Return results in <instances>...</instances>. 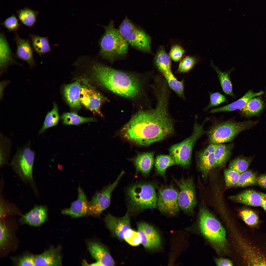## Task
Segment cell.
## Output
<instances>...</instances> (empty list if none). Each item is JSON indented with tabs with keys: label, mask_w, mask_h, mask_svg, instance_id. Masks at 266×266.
<instances>
[{
	"label": "cell",
	"mask_w": 266,
	"mask_h": 266,
	"mask_svg": "<svg viewBox=\"0 0 266 266\" xmlns=\"http://www.w3.org/2000/svg\"><path fill=\"white\" fill-rule=\"evenodd\" d=\"M157 102L154 109L141 110L121 129L125 139L136 145L146 146L164 139L172 134L173 123L168 110L167 90H157Z\"/></svg>",
	"instance_id": "1"
},
{
	"label": "cell",
	"mask_w": 266,
	"mask_h": 266,
	"mask_svg": "<svg viewBox=\"0 0 266 266\" xmlns=\"http://www.w3.org/2000/svg\"><path fill=\"white\" fill-rule=\"evenodd\" d=\"M92 74L99 85L120 96L133 99L142 92L143 82L138 73L117 70L96 62L92 66Z\"/></svg>",
	"instance_id": "2"
},
{
	"label": "cell",
	"mask_w": 266,
	"mask_h": 266,
	"mask_svg": "<svg viewBox=\"0 0 266 266\" xmlns=\"http://www.w3.org/2000/svg\"><path fill=\"white\" fill-rule=\"evenodd\" d=\"M104 27V32L100 41V49L99 55L113 63L116 60L126 56L129 44L115 27L113 20H111Z\"/></svg>",
	"instance_id": "3"
},
{
	"label": "cell",
	"mask_w": 266,
	"mask_h": 266,
	"mask_svg": "<svg viewBox=\"0 0 266 266\" xmlns=\"http://www.w3.org/2000/svg\"><path fill=\"white\" fill-rule=\"evenodd\" d=\"M199 226L201 232L219 253L227 251L228 245L225 229L204 205L200 209Z\"/></svg>",
	"instance_id": "4"
},
{
	"label": "cell",
	"mask_w": 266,
	"mask_h": 266,
	"mask_svg": "<svg viewBox=\"0 0 266 266\" xmlns=\"http://www.w3.org/2000/svg\"><path fill=\"white\" fill-rule=\"evenodd\" d=\"M126 193L129 212L137 213L157 207V197L155 187L151 183H135L128 188Z\"/></svg>",
	"instance_id": "5"
},
{
	"label": "cell",
	"mask_w": 266,
	"mask_h": 266,
	"mask_svg": "<svg viewBox=\"0 0 266 266\" xmlns=\"http://www.w3.org/2000/svg\"><path fill=\"white\" fill-rule=\"evenodd\" d=\"M258 121L237 122L230 119L214 124L208 132L210 143L218 144L231 141L241 132L255 126Z\"/></svg>",
	"instance_id": "6"
},
{
	"label": "cell",
	"mask_w": 266,
	"mask_h": 266,
	"mask_svg": "<svg viewBox=\"0 0 266 266\" xmlns=\"http://www.w3.org/2000/svg\"><path fill=\"white\" fill-rule=\"evenodd\" d=\"M208 120V118H206L201 124L196 121L191 135L182 142L170 147L169 155L174 159L176 164L184 167L190 165L193 147L197 140L205 133L204 124Z\"/></svg>",
	"instance_id": "7"
},
{
	"label": "cell",
	"mask_w": 266,
	"mask_h": 266,
	"mask_svg": "<svg viewBox=\"0 0 266 266\" xmlns=\"http://www.w3.org/2000/svg\"><path fill=\"white\" fill-rule=\"evenodd\" d=\"M118 30L124 39L132 47L144 52H151V39L150 36L127 17L121 23Z\"/></svg>",
	"instance_id": "8"
},
{
	"label": "cell",
	"mask_w": 266,
	"mask_h": 266,
	"mask_svg": "<svg viewBox=\"0 0 266 266\" xmlns=\"http://www.w3.org/2000/svg\"><path fill=\"white\" fill-rule=\"evenodd\" d=\"M124 173V172L122 171L112 183L95 194L89 202L88 215L99 216L103 211L109 207L112 193Z\"/></svg>",
	"instance_id": "9"
},
{
	"label": "cell",
	"mask_w": 266,
	"mask_h": 266,
	"mask_svg": "<svg viewBox=\"0 0 266 266\" xmlns=\"http://www.w3.org/2000/svg\"><path fill=\"white\" fill-rule=\"evenodd\" d=\"M176 182L180 189L178 199L179 207L185 212L191 213L197 204L193 180L190 178Z\"/></svg>",
	"instance_id": "10"
},
{
	"label": "cell",
	"mask_w": 266,
	"mask_h": 266,
	"mask_svg": "<svg viewBox=\"0 0 266 266\" xmlns=\"http://www.w3.org/2000/svg\"><path fill=\"white\" fill-rule=\"evenodd\" d=\"M18 148L11 164L18 169L24 177L29 180L32 179V170L34 158V152L31 149L30 144Z\"/></svg>",
	"instance_id": "11"
},
{
	"label": "cell",
	"mask_w": 266,
	"mask_h": 266,
	"mask_svg": "<svg viewBox=\"0 0 266 266\" xmlns=\"http://www.w3.org/2000/svg\"><path fill=\"white\" fill-rule=\"evenodd\" d=\"M179 192L172 187L161 188L159 191L157 206L161 212L171 215L179 210L178 199Z\"/></svg>",
	"instance_id": "12"
},
{
	"label": "cell",
	"mask_w": 266,
	"mask_h": 266,
	"mask_svg": "<svg viewBox=\"0 0 266 266\" xmlns=\"http://www.w3.org/2000/svg\"><path fill=\"white\" fill-rule=\"evenodd\" d=\"M107 99L94 88L86 84L81 86V103L93 112L101 114L100 108L102 100Z\"/></svg>",
	"instance_id": "13"
},
{
	"label": "cell",
	"mask_w": 266,
	"mask_h": 266,
	"mask_svg": "<svg viewBox=\"0 0 266 266\" xmlns=\"http://www.w3.org/2000/svg\"><path fill=\"white\" fill-rule=\"evenodd\" d=\"M104 221L106 227L113 234L120 240H124L125 232L131 228L129 213L128 212L121 217L110 214L106 215Z\"/></svg>",
	"instance_id": "14"
},
{
	"label": "cell",
	"mask_w": 266,
	"mask_h": 266,
	"mask_svg": "<svg viewBox=\"0 0 266 266\" xmlns=\"http://www.w3.org/2000/svg\"><path fill=\"white\" fill-rule=\"evenodd\" d=\"M217 144L211 143L198 153L197 166L205 180L211 170L216 167L214 152Z\"/></svg>",
	"instance_id": "15"
},
{
	"label": "cell",
	"mask_w": 266,
	"mask_h": 266,
	"mask_svg": "<svg viewBox=\"0 0 266 266\" xmlns=\"http://www.w3.org/2000/svg\"><path fill=\"white\" fill-rule=\"evenodd\" d=\"M91 255L96 261L89 266H114L115 262L109 252L102 245L97 242L90 241L87 244Z\"/></svg>",
	"instance_id": "16"
},
{
	"label": "cell",
	"mask_w": 266,
	"mask_h": 266,
	"mask_svg": "<svg viewBox=\"0 0 266 266\" xmlns=\"http://www.w3.org/2000/svg\"><path fill=\"white\" fill-rule=\"evenodd\" d=\"M78 191L77 199L71 203L69 208L62 210L63 214L76 218L88 215L89 202L84 192L80 186L78 188Z\"/></svg>",
	"instance_id": "17"
},
{
	"label": "cell",
	"mask_w": 266,
	"mask_h": 266,
	"mask_svg": "<svg viewBox=\"0 0 266 266\" xmlns=\"http://www.w3.org/2000/svg\"><path fill=\"white\" fill-rule=\"evenodd\" d=\"M14 40L17 45L16 56L18 58L26 62L31 68L36 65L33 57V49L28 39L21 38L15 32Z\"/></svg>",
	"instance_id": "18"
},
{
	"label": "cell",
	"mask_w": 266,
	"mask_h": 266,
	"mask_svg": "<svg viewBox=\"0 0 266 266\" xmlns=\"http://www.w3.org/2000/svg\"><path fill=\"white\" fill-rule=\"evenodd\" d=\"M16 64L22 66L16 61L3 32L0 34V73L6 72L8 67Z\"/></svg>",
	"instance_id": "19"
},
{
	"label": "cell",
	"mask_w": 266,
	"mask_h": 266,
	"mask_svg": "<svg viewBox=\"0 0 266 266\" xmlns=\"http://www.w3.org/2000/svg\"><path fill=\"white\" fill-rule=\"evenodd\" d=\"M60 247H51L41 254L35 256V266H60L62 265Z\"/></svg>",
	"instance_id": "20"
},
{
	"label": "cell",
	"mask_w": 266,
	"mask_h": 266,
	"mask_svg": "<svg viewBox=\"0 0 266 266\" xmlns=\"http://www.w3.org/2000/svg\"><path fill=\"white\" fill-rule=\"evenodd\" d=\"M81 86L80 80L66 85L63 90V94L69 106L72 109L79 110L81 108L80 94Z\"/></svg>",
	"instance_id": "21"
},
{
	"label": "cell",
	"mask_w": 266,
	"mask_h": 266,
	"mask_svg": "<svg viewBox=\"0 0 266 266\" xmlns=\"http://www.w3.org/2000/svg\"><path fill=\"white\" fill-rule=\"evenodd\" d=\"M229 199L235 202L254 207L261 206V197L259 192L255 190H245L235 195L230 196Z\"/></svg>",
	"instance_id": "22"
},
{
	"label": "cell",
	"mask_w": 266,
	"mask_h": 266,
	"mask_svg": "<svg viewBox=\"0 0 266 266\" xmlns=\"http://www.w3.org/2000/svg\"><path fill=\"white\" fill-rule=\"evenodd\" d=\"M264 93L263 90L256 92L252 90H249L242 97L234 102L224 106L212 109L210 111L209 113H213L232 111L237 110H240L243 108L250 99L255 97L260 96L263 94Z\"/></svg>",
	"instance_id": "23"
},
{
	"label": "cell",
	"mask_w": 266,
	"mask_h": 266,
	"mask_svg": "<svg viewBox=\"0 0 266 266\" xmlns=\"http://www.w3.org/2000/svg\"><path fill=\"white\" fill-rule=\"evenodd\" d=\"M47 210L45 207L36 206L23 216L21 221L31 226H39L47 220Z\"/></svg>",
	"instance_id": "24"
},
{
	"label": "cell",
	"mask_w": 266,
	"mask_h": 266,
	"mask_svg": "<svg viewBox=\"0 0 266 266\" xmlns=\"http://www.w3.org/2000/svg\"><path fill=\"white\" fill-rule=\"evenodd\" d=\"M154 154L153 152H148L139 154L132 159L136 170L143 174H148L154 163Z\"/></svg>",
	"instance_id": "25"
},
{
	"label": "cell",
	"mask_w": 266,
	"mask_h": 266,
	"mask_svg": "<svg viewBox=\"0 0 266 266\" xmlns=\"http://www.w3.org/2000/svg\"><path fill=\"white\" fill-rule=\"evenodd\" d=\"M260 97H255L250 99L243 108L240 110L241 115L248 118L258 116L264 106V101Z\"/></svg>",
	"instance_id": "26"
},
{
	"label": "cell",
	"mask_w": 266,
	"mask_h": 266,
	"mask_svg": "<svg viewBox=\"0 0 266 266\" xmlns=\"http://www.w3.org/2000/svg\"><path fill=\"white\" fill-rule=\"evenodd\" d=\"M233 143L217 144L214 152L216 167L224 166L230 158L233 148Z\"/></svg>",
	"instance_id": "27"
},
{
	"label": "cell",
	"mask_w": 266,
	"mask_h": 266,
	"mask_svg": "<svg viewBox=\"0 0 266 266\" xmlns=\"http://www.w3.org/2000/svg\"><path fill=\"white\" fill-rule=\"evenodd\" d=\"M31 44L33 49L40 56L50 52L51 50L48 39L47 37H42L32 34H30Z\"/></svg>",
	"instance_id": "28"
},
{
	"label": "cell",
	"mask_w": 266,
	"mask_h": 266,
	"mask_svg": "<svg viewBox=\"0 0 266 266\" xmlns=\"http://www.w3.org/2000/svg\"><path fill=\"white\" fill-rule=\"evenodd\" d=\"M17 17L21 23L29 28H32L37 21L38 11L26 7L16 11Z\"/></svg>",
	"instance_id": "29"
},
{
	"label": "cell",
	"mask_w": 266,
	"mask_h": 266,
	"mask_svg": "<svg viewBox=\"0 0 266 266\" xmlns=\"http://www.w3.org/2000/svg\"><path fill=\"white\" fill-rule=\"evenodd\" d=\"M154 60L156 66L162 73L171 70L170 59L163 47H160Z\"/></svg>",
	"instance_id": "30"
},
{
	"label": "cell",
	"mask_w": 266,
	"mask_h": 266,
	"mask_svg": "<svg viewBox=\"0 0 266 266\" xmlns=\"http://www.w3.org/2000/svg\"><path fill=\"white\" fill-rule=\"evenodd\" d=\"M154 163L157 172L162 176L165 175L166 171L168 167L175 164L174 159L170 155L157 156Z\"/></svg>",
	"instance_id": "31"
},
{
	"label": "cell",
	"mask_w": 266,
	"mask_h": 266,
	"mask_svg": "<svg viewBox=\"0 0 266 266\" xmlns=\"http://www.w3.org/2000/svg\"><path fill=\"white\" fill-rule=\"evenodd\" d=\"M254 158V156H239L230 162L229 168L241 174L247 170Z\"/></svg>",
	"instance_id": "32"
},
{
	"label": "cell",
	"mask_w": 266,
	"mask_h": 266,
	"mask_svg": "<svg viewBox=\"0 0 266 266\" xmlns=\"http://www.w3.org/2000/svg\"><path fill=\"white\" fill-rule=\"evenodd\" d=\"M61 118L63 123L67 125H78L96 120L94 117H84L80 116L74 112L65 113L62 115Z\"/></svg>",
	"instance_id": "33"
},
{
	"label": "cell",
	"mask_w": 266,
	"mask_h": 266,
	"mask_svg": "<svg viewBox=\"0 0 266 266\" xmlns=\"http://www.w3.org/2000/svg\"><path fill=\"white\" fill-rule=\"evenodd\" d=\"M59 118L57 105L55 103H54L53 108L47 113L38 134H42L47 129L56 125L58 123Z\"/></svg>",
	"instance_id": "34"
},
{
	"label": "cell",
	"mask_w": 266,
	"mask_h": 266,
	"mask_svg": "<svg viewBox=\"0 0 266 266\" xmlns=\"http://www.w3.org/2000/svg\"><path fill=\"white\" fill-rule=\"evenodd\" d=\"M216 72L223 91L227 95L233 96L232 84L229 77L230 71L223 72L212 65Z\"/></svg>",
	"instance_id": "35"
},
{
	"label": "cell",
	"mask_w": 266,
	"mask_h": 266,
	"mask_svg": "<svg viewBox=\"0 0 266 266\" xmlns=\"http://www.w3.org/2000/svg\"><path fill=\"white\" fill-rule=\"evenodd\" d=\"M257 177L256 173L250 170H247L240 174L235 186L244 187L257 185Z\"/></svg>",
	"instance_id": "36"
},
{
	"label": "cell",
	"mask_w": 266,
	"mask_h": 266,
	"mask_svg": "<svg viewBox=\"0 0 266 266\" xmlns=\"http://www.w3.org/2000/svg\"><path fill=\"white\" fill-rule=\"evenodd\" d=\"M170 88L178 95L184 97V88L183 82L178 80L171 70L163 73Z\"/></svg>",
	"instance_id": "37"
},
{
	"label": "cell",
	"mask_w": 266,
	"mask_h": 266,
	"mask_svg": "<svg viewBox=\"0 0 266 266\" xmlns=\"http://www.w3.org/2000/svg\"><path fill=\"white\" fill-rule=\"evenodd\" d=\"M147 238L154 245L156 249L160 246L161 240L157 230L150 224L145 223L139 224Z\"/></svg>",
	"instance_id": "38"
},
{
	"label": "cell",
	"mask_w": 266,
	"mask_h": 266,
	"mask_svg": "<svg viewBox=\"0 0 266 266\" xmlns=\"http://www.w3.org/2000/svg\"><path fill=\"white\" fill-rule=\"evenodd\" d=\"M239 215L244 222L250 227H256L259 223L258 215L251 210L249 209H243L240 211Z\"/></svg>",
	"instance_id": "39"
},
{
	"label": "cell",
	"mask_w": 266,
	"mask_h": 266,
	"mask_svg": "<svg viewBox=\"0 0 266 266\" xmlns=\"http://www.w3.org/2000/svg\"><path fill=\"white\" fill-rule=\"evenodd\" d=\"M224 173L227 186L228 187L235 186L239 179L240 173L229 168L225 169Z\"/></svg>",
	"instance_id": "40"
},
{
	"label": "cell",
	"mask_w": 266,
	"mask_h": 266,
	"mask_svg": "<svg viewBox=\"0 0 266 266\" xmlns=\"http://www.w3.org/2000/svg\"><path fill=\"white\" fill-rule=\"evenodd\" d=\"M124 239L129 244L133 246H137L141 244V239L139 233L131 228L128 230L125 233Z\"/></svg>",
	"instance_id": "41"
},
{
	"label": "cell",
	"mask_w": 266,
	"mask_h": 266,
	"mask_svg": "<svg viewBox=\"0 0 266 266\" xmlns=\"http://www.w3.org/2000/svg\"><path fill=\"white\" fill-rule=\"evenodd\" d=\"M1 24L9 31L16 32L20 25L16 16L13 14L2 21Z\"/></svg>",
	"instance_id": "42"
},
{
	"label": "cell",
	"mask_w": 266,
	"mask_h": 266,
	"mask_svg": "<svg viewBox=\"0 0 266 266\" xmlns=\"http://www.w3.org/2000/svg\"><path fill=\"white\" fill-rule=\"evenodd\" d=\"M197 61L195 57L188 56L183 59L180 62L178 70L182 72H186L189 70L194 66Z\"/></svg>",
	"instance_id": "43"
},
{
	"label": "cell",
	"mask_w": 266,
	"mask_h": 266,
	"mask_svg": "<svg viewBox=\"0 0 266 266\" xmlns=\"http://www.w3.org/2000/svg\"><path fill=\"white\" fill-rule=\"evenodd\" d=\"M226 101V98L224 95L218 92L212 93L210 95L209 104L204 110H207L211 108L217 106Z\"/></svg>",
	"instance_id": "44"
},
{
	"label": "cell",
	"mask_w": 266,
	"mask_h": 266,
	"mask_svg": "<svg viewBox=\"0 0 266 266\" xmlns=\"http://www.w3.org/2000/svg\"><path fill=\"white\" fill-rule=\"evenodd\" d=\"M10 234L8 229L5 224L0 222V246L3 248L6 245Z\"/></svg>",
	"instance_id": "45"
},
{
	"label": "cell",
	"mask_w": 266,
	"mask_h": 266,
	"mask_svg": "<svg viewBox=\"0 0 266 266\" xmlns=\"http://www.w3.org/2000/svg\"><path fill=\"white\" fill-rule=\"evenodd\" d=\"M185 52L180 46L176 45L172 47L169 52V56L174 61L177 62L180 60Z\"/></svg>",
	"instance_id": "46"
},
{
	"label": "cell",
	"mask_w": 266,
	"mask_h": 266,
	"mask_svg": "<svg viewBox=\"0 0 266 266\" xmlns=\"http://www.w3.org/2000/svg\"><path fill=\"white\" fill-rule=\"evenodd\" d=\"M137 231L141 236V244L145 248L149 249H156L153 244L148 239L139 224L138 226Z\"/></svg>",
	"instance_id": "47"
},
{
	"label": "cell",
	"mask_w": 266,
	"mask_h": 266,
	"mask_svg": "<svg viewBox=\"0 0 266 266\" xmlns=\"http://www.w3.org/2000/svg\"><path fill=\"white\" fill-rule=\"evenodd\" d=\"M35 257L32 255H25L19 259L17 264L19 266H35Z\"/></svg>",
	"instance_id": "48"
},
{
	"label": "cell",
	"mask_w": 266,
	"mask_h": 266,
	"mask_svg": "<svg viewBox=\"0 0 266 266\" xmlns=\"http://www.w3.org/2000/svg\"><path fill=\"white\" fill-rule=\"evenodd\" d=\"M215 262L216 265L217 266H233V264L232 262L229 260L224 258H216L215 259Z\"/></svg>",
	"instance_id": "49"
},
{
	"label": "cell",
	"mask_w": 266,
	"mask_h": 266,
	"mask_svg": "<svg viewBox=\"0 0 266 266\" xmlns=\"http://www.w3.org/2000/svg\"><path fill=\"white\" fill-rule=\"evenodd\" d=\"M257 181L259 185L266 189V174H262L258 177Z\"/></svg>",
	"instance_id": "50"
},
{
	"label": "cell",
	"mask_w": 266,
	"mask_h": 266,
	"mask_svg": "<svg viewBox=\"0 0 266 266\" xmlns=\"http://www.w3.org/2000/svg\"><path fill=\"white\" fill-rule=\"evenodd\" d=\"M262 198L261 206L266 212V194L259 192Z\"/></svg>",
	"instance_id": "51"
},
{
	"label": "cell",
	"mask_w": 266,
	"mask_h": 266,
	"mask_svg": "<svg viewBox=\"0 0 266 266\" xmlns=\"http://www.w3.org/2000/svg\"><path fill=\"white\" fill-rule=\"evenodd\" d=\"M9 83L8 81H4L0 83V99H1L3 96V93L4 89L6 85Z\"/></svg>",
	"instance_id": "52"
},
{
	"label": "cell",
	"mask_w": 266,
	"mask_h": 266,
	"mask_svg": "<svg viewBox=\"0 0 266 266\" xmlns=\"http://www.w3.org/2000/svg\"></svg>",
	"instance_id": "53"
}]
</instances>
